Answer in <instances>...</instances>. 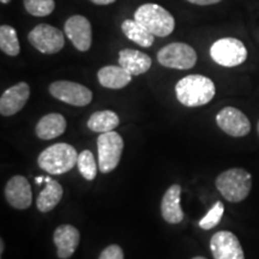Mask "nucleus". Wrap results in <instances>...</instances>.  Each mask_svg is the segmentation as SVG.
Here are the masks:
<instances>
[{"instance_id": "nucleus-1", "label": "nucleus", "mask_w": 259, "mask_h": 259, "mask_svg": "<svg viewBox=\"0 0 259 259\" xmlns=\"http://www.w3.org/2000/svg\"><path fill=\"white\" fill-rule=\"evenodd\" d=\"M216 93L215 84L202 74H190L176 85L177 99L186 107H200L209 103Z\"/></svg>"}, {"instance_id": "nucleus-2", "label": "nucleus", "mask_w": 259, "mask_h": 259, "mask_svg": "<svg viewBox=\"0 0 259 259\" xmlns=\"http://www.w3.org/2000/svg\"><path fill=\"white\" fill-rule=\"evenodd\" d=\"M215 184L223 198L231 203H239L250 194L252 177L242 168H231L220 174Z\"/></svg>"}, {"instance_id": "nucleus-3", "label": "nucleus", "mask_w": 259, "mask_h": 259, "mask_svg": "<svg viewBox=\"0 0 259 259\" xmlns=\"http://www.w3.org/2000/svg\"><path fill=\"white\" fill-rule=\"evenodd\" d=\"M78 155L72 145L66 143H58L45 149L38 155L37 163L41 169L53 176L67 173L77 166Z\"/></svg>"}, {"instance_id": "nucleus-4", "label": "nucleus", "mask_w": 259, "mask_h": 259, "mask_svg": "<svg viewBox=\"0 0 259 259\" xmlns=\"http://www.w3.org/2000/svg\"><path fill=\"white\" fill-rule=\"evenodd\" d=\"M135 19L143 24L154 36L166 37L176 28V19L168 10L157 4H143L136 10Z\"/></svg>"}, {"instance_id": "nucleus-5", "label": "nucleus", "mask_w": 259, "mask_h": 259, "mask_svg": "<svg viewBox=\"0 0 259 259\" xmlns=\"http://www.w3.org/2000/svg\"><path fill=\"white\" fill-rule=\"evenodd\" d=\"M210 56L216 64L225 67H235L247 59V50L240 40L235 37H223L213 42Z\"/></svg>"}, {"instance_id": "nucleus-6", "label": "nucleus", "mask_w": 259, "mask_h": 259, "mask_svg": "<svg viewBox=\"0 0 259 259\" xmlns=\"http://www.w3.org/2000/svg\"><path fill=\"white\" fill-rule=\"evenodd\" d=\"M124 141L115 131L101 134L97 138L99 167L102 173H111L119 164L121 158Z\"/></svg>"}, {"instance_id": "nucleus-7", "label": "nucleus", "mask_w": 259, "mask_h": 259, "mask_svg": "<svg viewBox=\"0 0 259 259\" xmlns=\"http://www.w3.org/2000/svg\"><path fill=\"white\" fill-rule=\"evenodd\" d=\"M157 60L168 69L190 70L197 63V53L190 45L173 42L158 51Z\"/></svg>"}, {"instance_id": "nucleus-8", "label": "nucleus", "mask_w": 259, "mask_h": 259, "mask_svg": "<svg viewBox=\"0 0 259 259\" xmlns=\"http://www.w3.org/2000/svg\"><path fill=\"white\" fill-rule=\"evenodd\" d=\"M28 40L32 47L44 54H56L65 46L63 31L46 23L38 24L31 29Z\"/></svg>"}, {"instance_id": "nucleus-9", "label": "nucleus", "mask_w": 259, "mask_h": 259, "mask_svg": "<svg viewBox=\"0 0 259 259\" xmlns=\"http://www.w3.org/2000/svg\"><path fill=\"white\" fill-rule=\"evenodd\" d=\"M50 93L53 97L67 105L84 107L93 100L92 90L79 83L70 80H57L50 85Z\"/></svg>"}, {"instance_id": "nucleus-10", "label": "nucleus", "mask_w": 259, "mask_h": 259, "mask_svg": "<svg viewBox=\"0 0 259 259\" xmlns=\"http://www.w3.org/2000/svg\"><path fill=\"white\" fill-rule=\"evenodd\" d=\"M219 127L231 137H245L250 134L251 122L240 109L225 107L216 115Z\"/></svg>"}, {"instance_id": "nucleus-11", "label": "nucleus", "mask_w": 259, "mask_h": 259, "mask_svg": "<svg viewBox=\"0 0 259 259\" xmlns=\"http://www.w3.org/2000/svg\"><path fill=\"white\" fill-rule=\"evenodd\" d=\"M64 31L67 38L79 52H87L92 47V24L84 16L76 15L70 17L65 22Z\"/></svg>"}, {"instance_id": "nucleus-12", "label": "nucleus", "mask_w": 259, "mask_h": 259, "mask_svg": "<svg viewBox=\"0 0 259 259\" xmlns=\"http://www.w3.org/2000/svg\"><path fill=\"white\" fill-rule=\"evenodd\" d=\"M213 259H245L244 250L235 234L228 231L215 233L210 240Z\"/></svg>"}, {"instance_id": "nucleus-13", "label": "nucleus", "mask_w": 259, "mask_h": 259, "mask_svg": "<svg viewBox=\"0 0 259 259\" xmlns=\"http://www.w3.org/2000/svg\"><path fill=\"white\" fill-rule=\"evenodd\" d=\"M30 96V87L21 82L6 89L0 97V113L3 116H11L18 113L27 103Z\"/></svg>"}, {"instance_id": "nucleus-14", "label": "nucleus", "mask_w": 259, "mask_h": 259, "mask_svg": "<svg viewBox=\"0 0 259 259\" xmlns=\"http://www.w3.org/2000/svg\"><path fill=\"white\" fill-rule=\"evenodd\" d=\"M5 197L12 208L19 210L28 209L32 202L30 184L22 176L12 177L6 184Z\"/></svg>"}, {"instance_id": "nucleus-15", "label": "nucleus", "mask_w": 259, "mask_h": 259, "mask_svg": "<svg viewBox=\"0 0 259 259\" xmlns=\"http://www.w3.org/2000/svg\"><path fill=\"white\" fill-rule=\"evenodd\" d=\"M53 241L57 246V254L61 259L72 257L78 247L80 234L76 227L71 225H61L58 227L53 234Z\"/></svg>"}, {"instance_id": "nucleus-16", "label": "nucleus", "mask_w": 259, "mask_h": 259, "mask_svg": "<svg viewBox=\"0 0 259 259\" xmlns=\"http://www.w3.org/2000/svg\"><path fill=\"white\" fill-rule=\"evenodd\" d=\"M180 185H171L166 191L161 202V212L164 221L177 225L184 220V212L180 206Z\"/></svg>"}, {"instance_id": "nucleus-17", "label": "nucleus", "mask_w": 259, "mask_h": 259, "mask_svg": "<svg viewBox=\"0 0 259 259\" xmlns=\"http://www.w3.org/2000/svg\"><path fill=\"white\" fill-rule=\"evenodd\" d=\"M151 64H153L151 58L139 51L126 48L119 52V65L132 76H139L148 72Z\"/></svg>"}, {"instance_id": "nucleus-18", "label": "nucleus", "mask_w": 259, "mask_h": 259, "mask_svg": "<svg viewBox=\"0 0 259 259\" xmlns=\"http://www.w3.org/2000/svg\"><path fill=\"white\" fill-rule=\"evenodd\" d=\"M97 78L102 87L107 89H122L132 80V74L124 67L108 65L102 67L97 72Z\"/></svg>"}, {"instance_id": "nucleus-19", "label": "nucleus", "mask_w": 259, "mask_h": 259, "mask_svg": "<svg viewBox=\"0 0 259 259\" xmlns=\"http://www.w3.org/2000/svg\"><path fill=\"white\" fill-rule=\"evenodd\" d=\"M66 130V120L59 113H51L38 120L36 124V136L40 139L48 141V139H54L59 137Z\"/></svg>"}, {"instance_id": "nucleus-20", "label": "nucleus", "mask_w": 259, "mask_h": 259, "mask_svg": "<svg viewBox=\"0 0 259 259\" xmlns=\"http://www.w3.org/2000/svg\"><path fill=\"white\" fill-rule=\"evenodd\" d=\"M46 181V187L41 191L36 199V206L38 211L41 212H50L59 204L63 198V186L58 183L57 180H53L51 177L45 178Z\"/></svg>"}, {"instance_id": "nucleus-21", "label": "nucleus", "mask_w": 259, "mask_h": 259, "mask_svg": "<svg viewBox=\"0 0 259 259\" xmlns=\"http://www.w3.org/2000/svg\"><path fill=\"white\" fill-rule=\"evenodd\" d=\"M121 30L125 36L134 41L135 44L139 45L141 47L148 48L153 46L155 36L136 19H125L121 24Z\"/></svg>"}, {"instance_id": "nucleus-22", "label": "nucleus", "mask_w": 259, "mask_h": 259, "mask_svg": "<svg viewBox=\"0 0 259 259\" xmlns=\"http://www.w3.org/2000/svg\"><path fill=\"white\" fill-rule=\"evenodd\" d=\"M119 116L113 111H99L95 112L88 120V127L94 132L106 134L111 132L115 127H118Z\"/></svg>"}, {"instance_id": "nucleus-23", "label": "nucleus", "mask_w": 259, "mask_h": 259, "mask_svg": "<svg viewBox=\"0 0 259 259\" xmlns=\"http://www.w3.org/2000/svg\"><path fill=\"white\" fill-rule=\"evenodd\" d=\"M0 50L10 57H17L21 52L17 31L11 25L3 24L0 27Z\"/></svg>"}, {"instance_id": "nucleus-24", "label": "nucleus", "mask_w": 259, "mask_h": 259, "mask_svg": "<svg viewBox=\"0 0 259 259\" xmlns=\"http://www.w3.org/2000/svg\"><path fill=\"white\" fill-rule=\"evenodd\" d=\"M77 167H78L79 173L84 177V179L92 181L97 176V164L95 157L90 150H83L78 155Z\"/></svg>"}, {"instance_id": "nucleus-25", "label": "nucleus", "mask_w": 259, "mask_h": 259, "mask_svg": "<svg viewBox=\"0 0 259 259\" xmlns=\"http://www.w3.org/2000/svg\"><path fill=\"white\" fill-rule=\"evenodd\" d=\"M23 4L28 14L35 17H46L56 9L54 0H23Z\"/></svg>"}, {"instance_id": "nucleus-26", "label": "nucleus", "mask_w": 259, "mask_h": 259, "mask_svg": "<svg viewBox=\"0 0 259 259\" xmlns=\"http://www.w3.org/2000/svg\"><path fill=\"white\" fill-rule=\"evenodd\" d=\"M223 213H225V205L222 202H216L212 205V208L209 210L204 218L199 221V227L205 231L212 229L213 227H216L221 221L223 218Z\"/></svg>"}, {"instance_id": "nucleus-27", "label": "nucleus", "mask_w": 259, "mask_h": 259, "mask_svg": "<svg viewBox=\"0 0 259 259\" xmlns=\"http://www.w3.org/2000/svg\"><path fill=\"white\" fill-rule=\"evenodd\" d=\"M99 259H124V252L119 245H109L101 252Z\"/></svg>"}, {"instance_id": "nucleus-28", "label": "nucleus", "mask_w": 259, "mask_h": 259, "mask_svg": "<svg viewBox=\"0 0 259 259\" xmlns=\"http://www.w3.org/2000/svg\"><path fill=\"white\" fill-rule=\"evenodd\" d=\"M191 4L194 5H200V6H206V5H213L218 4L221 0H187Z\"/></svg>"}, {"instance_id": "nucleus-29", "label": "nucleus", "mask_w": 259, "mask_h": 259, "mask_svg": "<svg viewBox=\"0 0 259 259\" xmlns=\"http://www.w3.org/2000/svg\"><path fill=\"white\" fill-rule=\"evenodd\" d=\"M90 2L96 5H109V4H113L115 0H90Z\"/></svg>"}, {"instance_id": "nucleus-30", "label": "nucleus", "mask_w": 259, "mask_h": 259, "mask_svg": "<svg viewBox=\"0 0 259 259\" xmlns=\"http://www.w3.org/2000/svg\"><path fill=\"white\" fill-rule=\"evenodd\" d=\"M4 240H0V255H3V253H4Z\"/></svg>"}, {"instance_id": "nucleus-31", "label": "nucleus", "mask_w": 259, "mask_h": 259, "mask_svg": "<svg viewBox=\"0 0 259 259\" xmlns=\"http://www.w3.org/2000/svg\"><path fill=\"white\" fill-rule=\"evenodd\" d=\"M35 181H36L37 185H40V184L42 183V181H45V178H44V177H37L36 179H35Z\"/></svg>"}, {"instance_id": "nucleus-32", "label": "nucleus", "mask_w": 259, "mask_h": 259, "mask_svg": "<svg viewBox=\"0 0 259 259\" xmlns=\"http://www.w3.org/2000/svg\"><path fill=\"white\" fill-rule=\"evenodd\" d=\"M0 2H2L3 4H9V3L11 2V0H0Z\"/></svg>"}, {"instance_id": "nucleus-33", "label": "nucleus", "mask_w": 259, "mask_h": 259, "mask_svg": "<svg viewBox=\"0 0 259 259\" xmlns=\"http://www.w3.org/2000/svg\"><path fill=\"white\" fill-rule=\"evenodd\" d=\"M192 259H206V258H204V257H194Z\"/></svg>"}, {"instance_id": "nucleus-34", "label": "nucleus", "mask_w": 259, "mask_h": 259, "mask_svg": "<svg viewBox=\"0 0 259 259\" xmlns=\"http://www.w3.org/2000/svg\"><path fill=\"white\" fill-rule=\"evenodd\" d=\"M257 130H258V135H259V121H258V126H257Z\"/></svg>"}]
</instances>
